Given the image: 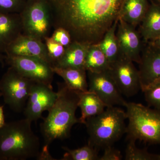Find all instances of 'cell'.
<instances>
[{"label":"cell","instance_id":"obj_1","mask_svg":"<svg viewBox=\"0 0 160 160\" xmlns=\"http://www.w3.org/2000/svg\"><path fill=\"white\" fill-rule=\"evenodd\" d=\"M126 0H48L52 28L67 30L72 41L87 45L99 43L118 19Z\"/></svg>","mask_w":160,"mask_h":160},{"label":"cell","instance_id":"obj_2","mask_svg":"<svg viewBox=\"0 0 160 160\" xmlns=\"http://www.w3.org/2000/svg\"><path fill=\"white\" fill-rule=\"evenodd\" d=\"M57 98L47 117L40 125L44 146L49 147L56 140L70 137L72 128L80 123L76 117L78 96L76 91L69 89L65 83H58Z\"/></svg>","mask_w":160,"mask_h":160},{"label":"cell","instance_id":"obj_3","mask_svg":"<svg viewBox=\"0 0 160 160\" xmlns=\"http://www.w3.org/2000/svg\"><path fill=\"white\" fill-rule=\"evenodd\" d=\"M31 124L25 118L6 123L0 129V160L38 159L41 153V144Z\"/></svg>","mask_w":160,"mask_h":160},{"label":"cell","instance_id":"obj_4","mask_svg":"<svg viewBox=\"0 0 160 160\" xmlns=\"http://www.w3.org/2000/svg\"><path fill=\"white\" fill-rule=\"evenodd\" d=\"M126 112L117 107H106L99 114L87 119L85 125L88 145L99 150L113 146L126 133Z\"/></svg>","mask_w":160,"mask_h":160},{"label":"cell","instance_id":"obj_5","mask_svg":"<svg viewBox=\"0 0 160 160\" xmlns=\"http://www.w3.org/2000/svg\"><path fill=\"white\" fill-rule=\"evenodd\" d=\"M127 139L160 145V110L139 103L127 102Z\"/></svg>","mask_w":160,"mask_h":160},{"label":"cell","instance_id":"obj_6","mask_svg":"<svg viewBox=\"0 0 160 160\" xmlns=\"http://www.w3.org/2000/svg\"><path fill=\"white\" fill-rule=\"evenodd\" d=\"M22 33L44 42L52 28V18L48 0H27L20 13Z\"/></svg>","mask_w":160,"mask_h":160},{"label":"cell","instance_id":"obj_7","mask_svg":"<svg viewBox=\"0 0 160 160\" xmlns=\"http://www.w3.org/2000/svg\"><path fill=\"white\" fill-rule=\"evenodd\" d=\"M33 82L9 66L0 79V91L4 102L15 112H23Z\"/></svg>","mask_w":160,"mask_h":160},{"label":"cell","instance_id":"obj_8","mask_svg":"<svg viewBox=\"0 0 160 160\" xmlns=\"http://www.w3.org/2000/svg\"><path fill=\"white\" fill-rule=\"evenodd\" d=\"M5 62L27 78L52 86L55 73L46 61L34 57L6 54Z\"/></svg>","mask_w":160,"mask_h":160},{"label":"cell","instance_id":"obj_9","mask_svg":"<svg viewBox=\"0 0 160 160\" xmlns=\"http://www.w3.org/2000/svg\"><path fill=\"white\" fill-rule=\"evenodd\" d=\"M109 71L122 95L131 97L141 90L138 69L133 62L122 53L110 65Z\"/></svg>","mask_w":160,"mask_h":160},{"label":"cell","instance_id":"obj_10","mask_svg":"<svg viewBox=\"0 0 160 160\" xmlns=\"http://www.w3.org/2000/svg\"><path fill=\"white\" fill-rule=\"evenodd\" d=\"M88 90L97 95L106 107L126 106L124 99L109 70L102 72L87 71Z\"/></svg>","mask_w":160,"mask_h":160},{"label":"cell","instance_id":"obj_11","mask_svg":"<svg viewBox=\"0 0 160 160\" xmlns=\"http://www.w3.org/2000/svg\"><path fill=\"white\" fill-rule=\"evenodd\" d=\"M57 98V92L52 86L33 82L23 111L25 118L32 122L42 118L43 112L51 109Z\"/></svg>","mask_w":160,"mask_h":160},{"label":"cell","instance_id":"obj_12","mask_svg":"<svg viewBox=\"0 0 160 160\" xmlns=\"http://www.w3.org/2000/svg\"><path fill=\"white\" fill-rule=\"evenodd\" d=\"M116 36L121 52L133 62L138 64L145 44L138 30L118 19Z\"/></svg>","mask_w":160,"mask_h":160},{"label":"cell","instance_id":"obj_13","mask_svg":"<svg viewBox=\"0 0 160 160\" xmlns=\"http://www.w3.org/2000/svg\"><path fill=\"white\" fill-rule=\"evenodd\" d=\"M138 65L141 90L160 81V46L145 42Z\"/></svg>","mask_w":160,"mask_h":160},{"label":"cell","instance_id":"obj_14","mask_svg":"<svg viewBox=\"0 0 160 160\" xmlns=\"http://www.w3.org/2000/svg\"><path fill=\"white\" fill-rule=\"evenodd\" d=\"M6 54L38 58L51 65L44 41L23 33L9 45Z\"/></svg>","mask_w":160,"mask_h":160},{"label":"cell","instance_id":"obj_15","mask_svg":"<svg viewBox=\"0 0 160 160\" xmlns=\"http://www.w3.org/2000/svg\"><path fill=\"white\" fill-rule=\"evenodd\" d=\"M22 32L20 14L0 12V52L6 54L9 45Z\"/></svg>","mask_w":160,"mask_h":160},{"label":"cell","instance_id":"obj_16","mask_svg":"<svg viewBox=\"0 0 160 160\" xmlns=\"http://www.w3.org/2000/svg\"><path fill=\"white\" fill-rule=\"evenodd\" d=\"M143 42H149L160 35V5L150 3L139 25L138 30Z\"/></svg>","mask_w":160,"mask_h":160},{"label":"cell","instance_id":"obj_17","mask_svg":"<svg viewBox=\"0 0 160 160\" xmlns=\"http://www.w3.org/2000/svg\"><path fill=\"white\" fill-rule=\"evenodd\" d=\"M55 74L61 77L69 89L75 91L88 90L87 71L83 68H61L52 66Z\"/></svg>","mask_w":160,"mask_h":160},{"label":"cell","instance_id":"obj_18","mask_svg":"<svg viewBox=\"0 0 160 160\" xmlns=\"http://www.w3.org/2000/svg\"><path fill=\"white\" fill-rule=\"evenodd\" d=\"M78 96V106L81 111L80 122L85 124L87 119L95 116L104 111L106 106L97 95L92 92L76 91Z\"/></svg>","mask_w":160,"mask_h":160},{"label":"cell","instance_id":"obj_19","mask_svg":"<svg viewBox=\"0 0 160 160\" xmlns=\"http://www.w3.org/2000/svg\"><path fill=\"white\" fill-rule=\"evenodd\" d=\"M89 46L72 41L69 46L66 47L62 57L54 66L85 69V60Z\"/></svg>","mask_w":160,"mask_h":160},{"label":"cell","instance_id":"obj_20","mask_svg":"<svg viewBox=\"0 0 160 160\" xmlns=\"http://www.w3.org/2000/svg\"><path fill=\"white\" fill-rule=\"evenodd\" d=\"M150 4L149 0H126L118 19L136 28L142 21Z\"/></svg>","mask_w":160,"mask_h":160},{"label":"cell","instance_id":"obj_21","mask_svg":"<svg viewBox=\"0 0 160 160\" xmlns=\"http://www.w3.org/2000/svg\"><path fill=\"white\" fill-rule=\"evenodd\" d=\"M84 67L86 71L94 72H102L110 69V63L98 44L89 45Z\"/></svg>","mask_w":160,"mask_h":160},{"label":"cell","instance_id":"obj_22","mask_svg":"<svg viewBox=\"0 0 160 160\" xmlns=\"http://www.w3.org/2000/svg\"><path fill=\"white\" fill-rule=\"evenodd\" d=\"M118 20L116 21L109 28L99 43L100 48L108 59L110 65L118 59L122 54L116 36Z\"/></svg>","mask_w":160,"mask_h":160},{"label":"cell","instance_id":"obj_23","mask_svg":"<svg viewBox=\"0 0 160 160\" xmlns=\"http://www.w3.org/2000/svg\"><path fill=\"white\" fill-rule=\"evenodd\" d=\"M65 154L62 160H99L98 150L87 145L78 149H71L68 147H62Z\"/></svg>","mask_w":160,"mask_h":160},{"label":"cell","instance_id":"obj_24","mask_svg":"<svg viewBox=\"0 0 160 160\" xmlns=\"http://www.w3.org/2000/svg\"><path fill=\"white\" fill-rule=\"evenodd\" d=\"M125 150L126 160H159V154L150 153L146 148L139 149L136 145V140H128Z\"/></svg>","mask_w":160,"mask_h":160},{"label":"cell","instance_id":"obj_25","mask_svg":"<svg viewBox=\"0 0 160 160\" xmlns=\"http://www.w3.org/2000/svg\"><path fill=\"white\" fill-rule=\"evenodd\" d=\"M44 42L46 44L52 67L56 66L58 62L64 54L66 47L57 42L52 39L51 37L45 38Z\"/></svg>","mask_w":160,"mask_h":160},{"label":"cell","instance_id":"obj_26","mask_svg":"<svg viewBox=\"0 0 160 160\" xmlns=\"http://www.w3.org/2000/svg\"><path fill=\"white\" fill-rule=\"evenodd\" d=\"M148 106L160 110V81L142 90Z\"/></svg>","mask_w":160,"mask_h":160},{"label":"cell","instance_id":"obj_27","mask_svg":"<svg viewBox=\"0 0 160 160\" xmlns=\"http://www.w3.org/2000/svg\"><path fill=\"white\" fill-rule=\"evenodd\" d=\"M27 0H0V12L20 14Z\"/></svg>","mask_w":160,"mask_h":160},{"label":"cell","instance_id":"obj_28","mask_svg":"<svg viewBox=\"0 0 160 160\" xmlns=\"http://www.w3.org/2000/svg\"><path fill=\"white\" fill-rule=\"evenodd\" d=\"M51 37L57 42L59 43L65 47H67L72 42V40L69 32L62 27L54 29Z\"/></svg>","mask_w":160,"mask_h":160},{"label":"cell","instance_id":"obj_29","mask_svg":"<svg viewBox=\"0 0 160 160\" xmlns=\"http://www.w3.org/2000/svg\"><path fill=\"white\" fill-rule=\"evenodd\" d=\"M104 153L99 160H121L123 156L121 151L116 149L113 146H107L104 149Z\"/></svg>","mask_w":160,"mask_h":160},{"label":"cell","instance_id":"obj_30","mask_svg":"<svg viewBox=\"0 0 160 160\" xmlns=\"http://www.w3.org/2000/svg\"><path fill=\"white\" fill-rule=\"evenodd\" d=\"M48 146H44L42 149L41 152V153L39 157L38 158V160H56L52 157L49 151Z\"/></svg>","mask_w":160,"mask_h":160},{"label":"cell","instance_id":"obj_31","mask_svg":"<svg viewBox=\"0 0 160 160\" xmlns=\"http://www.w3.org/2000/svg\"><path fill=\"white\" fill-rule=\"evenodd\" d=\"M6 124L4 116L3 106H0V129Z\"/></svg>","mask_w":160,"mask_h":160},{"label":"cell","instance_id":"obj_32","mask_svg":"<svg viewBox=\"0 0 160 160\" xmlns=\"http://www.w3.org/2000/svg\"><path fill=\"white\" fill-rule=\"evenodd\" d=\"M149 42L151 43V44H153L155 46H160V35L158 38H157L154 41L152 42Z\"/></svg>","mask_w":160,"mask_h":160},{"label":"cell","instance_id":"obj_33","mask_svg":"<svg viewBox=\"0 0 160 160\" xmlns=\"http://www.w3.org/2000/svg\"><path fill=\"white\" fill-rule=\"evenodd\" d=\"M5 58H6V55H4L0 52V63L2 66H4L5 64Z\"/></svg>","mask_w":160,"mask_h":160},{"label":"cell","instance_id":"obj_34","mask_svg":"<svg viewBox=\"0 0 160 160\" xmlns=\"http://www.w3.org/2000/svg\"><path fill=\"white\" fill-rule=\"evenodd\" d=\"M149 2L152 4L160 5V0H149Z\"/></svg>","mask_w":160,"mask_h":160},{"label":"cell","instance_id":"obj_35","mask_svg":"<svg viewBox=\"0 0 160 160\" xmlns=\"http://www.w3.org/2000/svg\"><path fill=\"white\" fill-rule=\"evenodd\" d=\"M2 97V93H1V91H0V97Z\"/></svg>","mask_w":160,"mask_h":160},{"label":"cell","instance_id":"obj_36","mask_svg":"<svg viewBox=\"0 0 160 160\" xmlns=\"http://www.w3.org/2000/svg\"><path fill=\"white\" fill-rule=\"evenodd\" d=\"M159 160H160V154H159Z\"/></svg>","mask_w":160,"mask_h":160}]
</instances>
